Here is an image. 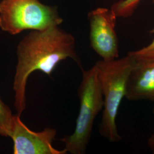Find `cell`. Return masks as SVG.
<instances>
[{
	"mask_svg": "<svg viewBox=\"0 0 154 154\" xmlns=\"http://www.w3.org/2000/svg\"><path fill=\"white\" fill-rule=\"evenodd\" d=\"M16 54L13 89L14 108L20 116L26 107V84L32 72L40 71L50 75L57 65L67 58L72 59L83 70L75 49L74 37L59 26L31 30L18 43Z\"/></svg>",
	"mask_w": 154,
	"mask_h": 154,
	"instance_id": "1",
	"label": "cell"
},
{
	"mask_svg": "<svg viewBox=\"0 0 154 154\" xmlns=\"http://www.w3.org/2000/svg\"><path fill=\"white\" fill-rule=\"evenodd\" d=\"M135 62L127 54L121 58L98 61L95 64L103 97V111L99 124L100 135L111 143L122 139L116 124V118L122 100L126 93L127 85Z\"/></svg>",
	"mask_w": 154,
	"mask_h": 154,
	"instance_id": "2",
	"label": "cell"
},
{
	"mask_svg": "<svg viewBox=\"0 0 154 154\" xmlns=\"http://www.w3.org/2000/svg\"><path fill=\"white\" fill-rule=\"evenodd\" d=\"M82 79L78 90L79 111L74 131L61 139L67 153L85 154L92 134L95 118L103 108L101 91L95 65L82 70Z\"/></svg>",
	"mask_w": 154,
	"mask_h": 154,
	"instance_id": "3",
	"label": "cell"
},
{
	"mask_svg": "<svg viewBox=\"0 0 154 154\" xmlns=\"http://www.w3.org/2000/svg\"><path fill=\"white\" fill-rule=\"evenodd\" d=\"M63 21L57 6L39 0L0 1V29L11 35L60 26Z\"/></svg>",
	"mask_w": 154,
	"mask_h": 154,
	"instance_id": "4",
	"label": "cell"
},
{
	"mask_svg": "<svg viewBox=\"0 0 154 154\" xmlns=\"http://www.w3.org/2000/svg\"><path fill=\"white\" fill-rule=\"evenodd\" d=\"M90 41L93 49L104 61L119 58L118 39L116 33L117 17L111 9L98 8L89 12Z\"/></svg>",
	"mask_w": 154,
	"mask_h": 154,
	"instance_id": "5",
	"label": "cell"
},
{
	"mask_svg": "<svg viewBox=\"0 0 154 154\" xmlns=\"http://www.w3.org/2000/svg\"><path fill=\"white\" fill-rule=\"evenodd\" d=\"M21 116L14 115L9 138L13 142L14 154H66V151L58 150L53 146L57 131L46 128L35 132L29 129L21 119Z\"/></svg>",
	"mask_w": 154,
	"mask_h": 154,
	"instance_id": "6",
	"label": "cell"
},
{
	"mask_svg": "<svg viewBox=\"0 0 154 154\" xmlns=\"http://www.w3.org/2000/svg\"><path fill=\"white\" fill-rule=\"evenodd\" d=\"M134 58L125 98L132 101L147 99L154 102V59Z\"/></svg>",
	"mask_w": 154,
	"mask_h": 154,
	"instance_id": "7",
	"label": "cell"
},
{
	"mask_svg": "<svg viewBox=\"0 0 154 154\" xmlns=\"http://www.w3.org/2000/svg\"><path fill=\"white\" fill-rule=\"evenodd\" d=\"M13 118L14 115L11 109L4 102L0 96V136L9 138Z\"/></svg>",
	"mask_w": 154,
	"mask_h": 154,
	"instance_id": "8",
	"label": "cell"
},
{
	"mask_svg": "<svg viewBox=\"0 0 154 154\" xmlns=\"http://www.w3.org/2000/svg\"><path fill=\"white\" fill-rule=\"evenodd\" d=\"M142 0H119L111 7L117 18H128L131 16ZM154 4V0H152Z\"/></svg>",
	"mask_w": 154,
	"mask_h": 154,
	"instance_id": "9",
	"label": "cell"
},
{
	"mask_svg": "<svg viewBox=\"0 0 154 154\" xmlns=\"http://www.w3.org/2000/svg\"><path fill=\"white\" fill-rule=\"evenodd\" d=\"M149 33L154 34V29L151 30ZM128 54L135 58L154 59V38L149 45L140 49L130 51L128 53Z\"/></svg>",
	"mask_w": 154,
	"mask_h": 154,
	"instance_id": "10",
	"label": "cell"
},
{
	"mask_svg": "<svg viewBox=\"0 0 154 154\" xmlns=\"http://www.w3.org/2000/svg\"><path fill=\"white\" fill-rule=\"evenodd\" d=\"M153 112L154 115V109ZM147 145L149 146V149L151 151L152 153L154 154V133L147 140Z\"/></svg>",
	"mask_w": 154,
	"mask_h": 154,
	"instance_id": "11",
	"label": "cell"
}]
</instances>
